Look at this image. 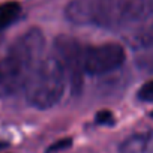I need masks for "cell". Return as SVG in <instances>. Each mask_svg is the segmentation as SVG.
<instances>
[{"mask_svg": "<svg viewBox=\"0 0 153 153\" xmlns=\"http://www.w3.org/2000/svg\"><path fill=\"white\" fill-rule=\"evenodd\" d=\"M45 39L38 27L20 35L0 59V96L6 98L24 90L44 60Z\"/></svg>", "mask_w": 153, "mask_h": 153, "instance_id": "6da1fadb", "label": "cell"}, {"mask_svg": "<svg viewBox=\"0 0 153 153\" xmlns=\"http://www.w3.org/2000/svg\"><path fill=\"white\" fill-rule=\"evenodd\" d=\"M153 0H72L66 18L75 24L102 29H122L146 15Z\"/></svg>", "mask_w": 153, "mask_h": 153, "instance_id": "7a4b0ae2", "label": "cell"}, {"mask_svg": "<svg viewBox=\"0 0 153 153\" xmlns=\"http://www.w3.org/2000/svg\"><path fill=\"white\" fill-rule=\"evenodd\" d=\"M66 81L65 71L56 56L44 57L24 89L26 98L30 105L39 110H48L62 99Z\"/></svg>", "mask_w": 153, "mask_h": 153, "instance_id": "3957f363", "label": "cell"}, {"mask_svg": "<svg viewBox=\"0 0 153 153\" xmlns=\"http://www.w3.org/2000/svg\"><path fill=\"white\" fill-rule=\"evenodd\" d=\"M83 50L84 47L78 41L68 35H60L54 41V56L65 71L74 95L83 89Z\"/></svg>", "mask_w": 153, "mask_h": 153, "instance_id": "277c9868", "label": "cell"}, {"mask_svg": "<svg viewBox=\"0 0 153 153\" xmlns=\"http://www.w3.org/2000/svg\"><path fill=\"white\" fill-rule=\"evenodd\" d=\"M126 60L125 48L120 44L108 42L101 45H89L83 50L84 74L104 75L119 69Z\"/></svg>", "mask_w": 153, "mask_h": 153, "instance_id": "5b68a950", "label": "cell"}, {"mask_svg": "<svg viewBox=\"0 0 153 153\" xmlns=\"http://www.w3.org/2000/svg\"><path fill=\"white\" fill-rule=\"evenodd\" d=\"M120 153H153V131L128 137L120 144Z\"/></svg>", "mask_w": 153, "mask_h": 153, "instance_id": "8992f818", "label": "cell"}, {"mask_svg": "<svg viewBox=\"0 0 153 153\" xmlns=\"http://www.w3.org/2000/svg\"><path fill=\"white\" fill-rule=\"evenodd\" d=\"M135 62L143 69H153V33L149 32L140 38L135 47Z\"/></svg>", "mask_w": 153, "mask_h": 153, "instance_id": "52a82bcc", "label": "cell"}, {"mask_svg": "<svg viewBox=\"0 0 153 153\" xmlns=\"http://www.w3.org/2000/svg\"><path fill=\"white\" fill-rule=\"evenodd\" d=\"M21 15V5L18 2H6L0 5V30L12 26Z\"/></svg>", "mask_w": 153, "mask_h": 153, "instance_id": "ba28073f", "label": "cell"}, {"mask_svg": "<svg viewBox=\"0 0 153 153\" xmlns=\"http://www.w3.org/2000/svg\"><path fill=\"white\" fill-rule=\"evenodd\" d=\"M138 99L144 101V102H153V80L144 83L140 90H138Z\"/></svg>", "mask_w": 153, "mask_h": 153, "instance_id": "9c48e42d", "label": "cell"}, {"mask_svg": "<svg viewBox=\"0 0 153 153\" xmlns=\"http://www.w3.org/2000/svg\"><path fill=\"white\" fill-rule=\"evenodd\" d=\"M68 146H71V140H62V141H56L50 149H48V152H56V150H60V149H63V147H68Z\"/></svg>", "mask_w": 153, "mask_h": 153, "instance_id": "30bf717a", "label": "cell"}, {"mask_svg": "<svg viewBox=\"0 0 153 153\" xmlns=\"http://www.w3.org/2000/svg\"><path fill=\"white\" fill-rule=\"evenodd\" d=\"M96 120H98L99 123H111V122H113V116H111V113L104 111V113H99V114L96 116Z\"/></svg>", "mask_w": 153, "mask_h": 153, "instance_id": "8fae6325", "label": "cell"}, {"mask_svg": "<svg viewBox=\"0 0 153 153\" xmlns=\"http://www.w3.org/2000/svg\"><path fill=\"white\" fill-rule=\"evenodd\" d=\"M8 146V143L6 141H3V140H0V150H2V149H5Z\"/></svg>", "mask_w": 153, "mask_h": 153, "instance_id": "7c38bea8", "label": "cell"}, {"mask_svg": "<svg viewBox=\"0 0 153 153\" xmlns=\"http://www.w3.org/2000/svg\"><path fill=\"white\" fill-rule=\"evenodd\" d=\"M150 32H152V33H153V26H152V29H150Z\"/></svg>", "mask_w": 153, "mask_h": 153, "instance_id": "4fadbf2b", "label": "cell"}, {"mask_svg": "<svg viewBox=\"0 0 153 153\" xmlns=\"http://www.w3.org/2000/svg\"><path fill=\"white\" fill-rule=\"evenodd\" d=\"M152 116H153V113H152Z\"/></svg>", "mask_w": 153, "mask_h": 153, "instance_id": "5bb4252c", "label": "cell"}]
</instances>
